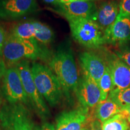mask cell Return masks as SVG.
Wrapping results in <instances>:
<instances>
[{
	"mask_svg": "<svg viewBox=\"0 0 130 130\" xmlns=\"http://www.w3.org/2000/svg\"><path fill=\"white\" fill-rule=\"evenodd\" d=\"M49 66L59 81L68 101L71 102L72 95L75 93L79 78L72 49L66 44L61 45L53 54Z\"/></svg>",
	"mask_w": 130,
	"mask_h": 130,
	"instance_id": "cell-1",
	"label": "cell"
},
{
	"mask_svg": "<svg viewBox=\"0 0 130 130\" xmlns=\"http://www.w3.org/2000/svg\"><path fill=\"white\" fill-rule=\"evenodd\" d=\"M3 61L9 68L25 60H37L47 57L46 51L35 40H27L16 36L12 32L7 36L1 51Z\"/></svg>",
	"mask_w": 130,
	"mask_h": 130,
	"instance_id": "cell-2",
	"label": "cell"
},
{
	"mask_svg": "<svg viewBox=\"0 0 130 130\" xmlns=\"http://www.w3.org/2000/svg\"><path fill=\"white\" fill-rule=\"evenodd\" d=\"M31 68L39 92L50 105L57 106L61 101L63 93L56 75L50 67L39 63H33Z\"/></svg>",
	"mask_w": 130,
	"mask_h": 130,
	"instance_id": "cell-3",
	"label": "cell"
},
{
	"mask_svg": "<svg viewBox=\"0 0 130 130\" xmlns=\"http://www.w3.org/2000/svg\"><path fill=\"white\" fill-rule=\"evenodd\" d=\"M73 39L89 49H98L105 44L104 31L90 18L68 20Z\"/></svg>",
	"mask_w": 130,
	"mask_h": 130,
	"instance_id": "cell-4",
	"label": "cell"
},
{
	"mask_svg": "<svg viewBox=\"0 0 130 130\" xmlns=\"http://www.w3.org/2000/svg\"><path fill=\"white\" fill-rule=\"evenodd\" d=\"M0 126L2 130H36L37 127L27 105L6 101L0 109Z\"/></svg>",
	"mask_w": 130,
	"mask_h": 130,
	"instance_id": "cell-5",
	"label": "cell"
},
{
	"mask_svg": "<svg viewBox=\"0 0 130 130\" xmlns=\"http://www.w3.org/2000/svg\"><path fill=\"white\" fill-rule=\"evenodd\" d=\"M14 66L20 75L30 105L37 116L42 120L45 121L51 116V113L44 98L39 92L35 83L30 63L27 60H25L18 63Z\"/></svg>",
	"mask_w": 130,
	"mask_h": 130,
	"instance_id": "cell-6",
	"label": "cell"
},
{
	"mask_svg": "<svg viewBox=\"0 0 130 130\" xmlns=\"http://www.w3.org/2000/svg\"><path fill=\"white\" fill-rule=\"evenodd\" d=\"M2 81V92L6 101L10 104L22 103L30 105L20 75L15 66L6 69Z\"/></svg>",
	"mask_w": 130,
	"mask_h": 130,
	"instance_id": "cell-7",
	"label": "cell"
},
{
	"mask_svg": "<svg viewBox=\"0 0 130 130\" xmlns=\"http://www.w3.org/2000/svg\"><path fill=\"white\" fill-rule=\"evenodd\" d=\"M75 94L81 107L86 109L95 108L101 101V91L98 83L85 74L79 78Z\"/></svg>",
	"mask_w": 130,
	"mask_h": 130,
	"instance_id": "cell-8",
	"label": "cell"
},
{
	"mask_svg": "<svg viewBox=\"0 0 130 130\" xmlns=\"http://www.w3.org/2000/svg\"><path fill=\"white\" fill-rule=\"evenodd\" d=\"M36 0H0V19L15 20L36 12Z\"/></svg>",
	"mask_w": 130,
	"mask_h": 130,
	"instance_id": "cell-9",
	"label": "cell"
},
{
	"mask_svg": "<svg viewBox=\"0 0 130 130\" xmlns=\"http://www.w3.org/2000/svg\"><path fill=\"white\" fill-rule=\"evenodd\" d=\"M104 58L111 73L112 90H122L130 86V67L111 52H107Z\"/></svg>",
	"mask_w": 130,
	"mask_h": 130,
	"instance_id": "cell-10",
	"label": "cell"
},
{
	"mask_svg": "<svg viewBox=\"0 0 130 130\" xmlns=\"http://www.w3.org/2000/svg\"><path fill=\"white\" fill-rule=\"evenodd\" d=\"M96 9V6L92 1L78 0L54 6V11L68 21L75 19H90Z\"/></svg>",
	"mask_w": 130,
	"mask_h": 130,
	"instance_id": "cell-11",
	"label": "cell"
},
{
	"mask_svg": "<svg viewBox=\"0 0 130 130\" xmlns=\"http://www.w3.org/2000/svg\"><path fill=\"white\" fill-rule=\"evenodd\" d=\"M89 119V110L80 107L59 114L55 128L56 130H82Z\"/></svg>",
	"mask_w": 130,
	"mask_h": 130,
	"instance_id": "cell-12",
	"label": "cell"
},
{
	"mask_svg": "<svg viewBox=\"0 0 130 130\" xmlns=\"http://www.w3.org/2000/svg\"><path fill=\"white\" fill-rule=\"evenodd\" d=\"M105 43L121 46L130 41V18L119 16L104 31Z\"/></svg>",
	"mask_w": 130,
	"mask_h": 130,
	"instance_id": "cell-13",
	"label": "cell"
},
{
	"mask_svg": "<svg viewBox=\"0 0 130 130\" xmlns=\"http://www.w3.org/2000/svg\"><path fill=\"white\" fill-rule=\"evenodd\" d=\"M78 60L84 74L98 83L107 67L104 58L93 52L85 51L79 54Z\"/></svg>",
	"mask_w": 130,
	"mask_h": 130,
	"instance_id": "cell-14",
	"label": "cell"
},
{
	"mask_svg": "<svg viewBox=\"0 0 130 130\" xmlns=\"http://www.w3.org/2000/svg\"><path fill=\"white\" fill-rule=\"evenodd\" d=\"M119 13V3L115 0L102 2L96 7L95 13L91 18L98 24L102 30H105L113 24Z\"/></svg>",
	"mask_w": 130,
	"mask_h": 130,
	"instance_id": "cell-15",
	"label": "cell"
},
{
	"mask_svg": "<svg viewBox=\"0 0 130 130\" xmlns=\"http://www.w3.org/2000/svg\"><path fill=\"white\" fill-rule=\"evenodd\" d=\"M95 108V118L102 123L120 113L122 110L121 106L109 98H107L106 100L100 101Z\"/></svg>",
	"mask_w": 130,
	"mask_h": 130,
	"instance_id": "cell-16",
	"label": "cell"
},
{
	"mask_svg": "<svg viewBox=\"0 0 130 130\" xmlns=\"http://www.w3.org/2000/svg\"><path fill=\"white\" fill-rule=\"evenodd\" d=\"M35 32L33 39L40 45H49L54 41L55 34L52 28L46 24L39 21H34Z\"/></svg>",
	"mask_w": 130,
	"mask_h": 130,
	"instance_id": "cell-17",
	"label": "cell"
},
{
	"mask_svg": "<svg viewBox=\"0 0 130 130\" xmlns=\"http://www.w3.org/2000/svg\"><path fill=\"white\" fill-rule=\"evenodd\" d=\"M103 130H128L130 122L125 115L120 113L102 123Z\"/></svg>",
	"mask_w": 130,
	"mask_h": 130,
	"instance_id": "cell-18",
	"label": "cell"
},
{
	"mask_svg": "<svg viewBox=\"0 0 130 130\" xmlns=\"http://www.w3.org/2000/svg\"><path fill=\"white\" fill-rule=\"evenodd\" d=\"M98 85L101 91V101L106 100L110 92L113 89V81L111 73L107 66L103 75L99 81Z\"/></svg>",
	"mask_w": 130,
	"mask_h": 130,
	"instance_id": "cell-19",
	"label": "cell"
},
{
	"mask_svg": "<svg viewBox=\"0 0 130 130\" xmlns=\"http://www.w3.org/2000/svg\"><path fill=\"white\" fill-rule=\"evenodd\" d=\"M108 98L116 102L122 108L130 105V86L122 90H112Z\"/></svg>",
	"mask_w": 130,
	"mask_h": 130,
	"instance_id": "cell-20",
	"label": "cell"
},
{
	"mask_svg": "<svg viewBox=\"0 0 130 130\" xmlns=\"http://www.w3.org/2000/svg\"><path fill=\"white\" fill-rule=\"evenodd\" d=\"M115 54L119 58L130 67V45L127 44L119 46Z\"/></svg>",
	"mask_w": 130,
	"mask_h": 130,
	"instance_id": "cell-21",
	"label": "cell"
},
{
	"mask_svg": "<svg viewBox=\"0 0 130 130\" xmlns=\"http://www.w3.org/2000/svg\"><path fill=\"white\" fill-rule=\"evenodd\" d=\"M118 15L130 18V0H122L120 2Z\"/></svg>",
	"mask_w": 130,
	"mask_h": 130,
	"instance_id": "cell-22",
	"label": "cell"
},
{
	"mask_svg": "<svg viewBox=\"0 0 130 130\" xmlns=\"http://www.w3.org/2000/svg\"><path fill=\"white\" fill-rule=\"evenodd\" d=\"M7 35L4 28L1 25H0V53L4 46Z\"/></svg>",
	"mask_w": 130,
	"mask_h": 130,
	"instance_id": "cell-23",
	"label": "cell"
},
{
	"mask_svg": "<svg viewBox=\"0 0 130 130\" xmlns=\"http://www.w3.org/2000/svg\"><path fill=\"white\" fill-rule=\"evenodd\" d=\"M102 123L98 119H94L90 123V130H103Z\"/></svg>",
	"mask_w": 130,
	"mask_h": 130,
	"instance_id": "cell-24",
	"label": "cell"
},
{
	"mask_svg": "<svg viewBox=\"0 0 130 130\" xmlns=\"http://www.w3.org/2000/svg\"><path fill=\"white\" fill-rule=\"evenodd\" d=\"M45 3L50 4H53L54 6L61 4V3H66L74 1V0H42Z\"/></svg>",
	"mask_w": 130,
	"mask_h": 130,
	"instance_id": "cell-25",
	"label": "cell"
},
{
	"mask_svg": "<svg viewBox=\"0 0 130 130\" xmlns=\"http://www.w3.org/2000/svg\"><path fill=\"white\" fill-rule=\"evenodd\" d=\"M36 130H56L55 126L50 123H45L40 126H37Z\"/></svg>",
	"mask_w": 130,
	"mask_h": 130,
	"instance_id": "cell-26",
	"label": "cell"
},
{
	"mask_svg": "<svg viewBox=\"0 0 130 130\" xmlns=\"http://www.w3.org/2000/svg\"><path fill=\"white\" fill-rule=\"evenodd\" d=\"M6 69L7 68H6V65L4 61H3V60L0 59V81L3 79Z\"/></svg>",
	"mask_w": 130,
	"mask_h": 130,
	"instance_id": "cell-27",
	"label": "cell"
},
{
	"mask_svg": "<svg viewBox=\"0 0 130 130\" xmlns=\"http://www.w3.org/2000/svg\"><path fill=\"white\" fill-rule=\"evenodd\" d=\"M121 113L125 115L130 122V105H127V106L122 107Z\"/></svg>",
	"mask_w": 130,
	"mask_h": 130,
	"instance_id": "cell-28",
	"label": "cell"
},
{
	"mask_svg": "<svg viewBox=\"0 0 130 130\" xmlns=\"http://www.w3.org/2000/svg\"><path fill=\"white\" fill-rule=\"evenodd\" d=\"M1 90H0V109H1Z\"/></svg>",
	"mask_w": 130,
	"mask_h": 130,
	"instance_id": "cell-29",
	"label": "cell"
},
{
	"mask_svg": "<svg viewBox=\"0 0 130 130\" xmlns=\"http://www.w3.org/2000/svg\"><path fill=\"white\" fill-rule=\"evenodd\" d=\"M82 130H90V129H89V128H88L85 127V126H84V127L82 129Z\"/></svg>",
	"mask_w": 130,
	"mask_h": 130,
	"instance_id": "cell-30",
	"label": "cell"
},
{
	"mask_svg": "<svg viewBox=\"0 0 130 130\" xmlns=\"http://www.w3.org/2000/svg\"><path fill=\"white\" fill-rule=\"evenodd\" d=\"M74 1H78V0H74ZM85 1H89V0H85Z\"/></svg>",
	"mask_w": 130,
	"mask_h": 130,
	"instance_id": "cell-31",
	"label": "cell"
},
{
	"mask_svg": "<svg viewBox=\"0 0 130 130\" xmlns=\"http://www.w3.org/2000/svg\"><path fill=\"white\" fill-rule=\"evenodd\" d=\"M0 130H2V129H1V126H0Z\"/></svg>",
	"mask_w": 130,
	"mask_h": 130,
	"instance_id": "cell-32",
	"label": "cell"
},
{
	"mask_svg": "<svg viewBox=\"0 0 130 130\" xmlns=\"http://www.w3.org/2000/svg\"><path fill=\"white\" fill-rule=\"evenodd\" d=\"M89 1H93V0H89Z\"/></svg>",
	"mask_w": 130,
	"mask_h": 130,
	"instance_id": "cell-33",
	"label": "cell"
},
{
	"mask_svg": "<svg viewBox=\"0 0 130 130\" xmlns=\"http://www.w3.org/2000/svg\"><path fill=\"white\" fill-rule=\"evenodd\" d=\"M128 130H130V128H129V129H128Z\"/></svg>",
	"mask_w": 130,
	"mask_h": 130,
	"instance_id": "cell-34",
	"label": "cell"
},
{
	"mask_svg": "<svg viewBox=\"0 0 130 130\" xmlns=\"http://www.w3.org/2000/svg\"></svg>",
	"mask_w": 130,
	"mask_h": 130,
	"instance_id": "cell-35",
	"label": "cell"
}]
</instances>
